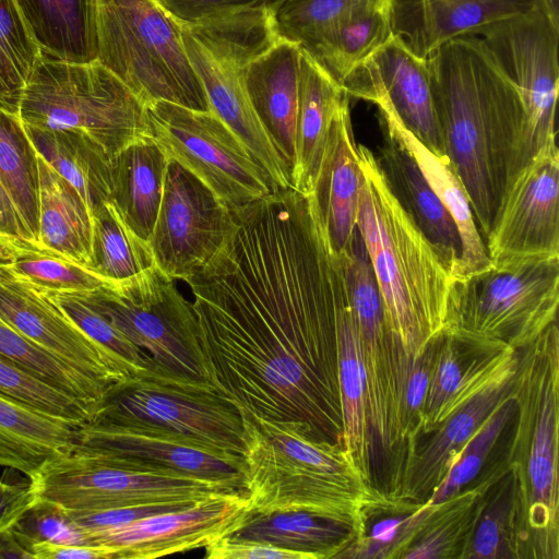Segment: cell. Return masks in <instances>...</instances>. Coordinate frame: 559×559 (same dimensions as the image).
Returning <instances> with one entry per match:
<instances>
[{"instance_id":"681fc988","label":"cell","mask_w":559,"mask_h":559,"mask_svg":"<svg viewBox=\"0 0 559 559\" xmlns=\"http://www.w3.org/2000/svg\"><path fill=\"white\" fill-rule=\"evenodd\" d=\"M43 292L92 340L117 355L136 373L141 374L154 365L150 354L133 344L79 293Z\"/></svg>"},{"instance_id":"f6af8a7d","label":"cell","mask_w":559,"mask_h":559,"mask_svg":"<svg viewBox=\"0 0 559 559\" xmlns=\"http://www.w3.org/2000/svg\"><path fill=\"white\" fill-rule=\"evenodd\" d=\"M486 345L449 333L437 336L428 388L424 404L423 435L430 433L439 425L440 416L455 393L471 359Z\"/></svg>"},{"instance_id":"44dd1931","label":"cell","mask_w":559,"mask_h":559,"mask_svg":"<svg viewBox=\"0 0 559 559\" xmlns=\"http://www.w3.org/2000/svg\"><path fill=\"white\" fill-rule=\"evenodd\" d=\"M82 447L157 462L242 491V457L155 425L94 418L79 429Z\"/></svg>"},{"instance_id":"7c38bea8","label":"cell","mask_w":559,"mask_h":559,"mask_svg":"<svg viewBox=\"0 0 559 559\" xmlns=\"http://www.w3.org/2000/svg\"><path fill=\"white\" fill-rule=\"evenodd\" d=\"M94 418L155 425L240 456L243 452L239 411L207 380L170 372L155 361L114 386Z\"/></svg>"},{"instance_id":"603a6c76","label":"cell","mask_w":559,"mask_h":559,"mask_svg":"<svg viewBox=\"0 0 559 559\" xmlns=\"http://www.w3.org/2000/svg\"><path fill=\"white\" fill-rule=\"evenodd\" d=\"M360 187L361 170L347 99L333 118L313 190L306 197L336 255L346 249L357 228Z\"/></svg>"},{"instance_id":"2e32d148","label":"cell","mask_w":559,"mask_h":559,"mask_svg":"<svg viewBox=\"0 0 559 559\" xmlns=\"http://www.w3.org/2000/svg\"><path fill=\"white\" fill-rule=\"evenodd\" d=\"M493 267L559 259V151L545 144L511 180L485 239Z\"/></svg>"},{"instance_id":"7a4b0ae2","label":"cell","mask_w":559,"mask_h":559,"mask_svg":"<svg viewBox=\"0 0 559 559\" xmlns=\"http://www.w3.org/2000/svg\"><path fill=\"white\" fill-rule=\"evenodd\" d=\"M426 61L443 156L485 241L511 180L525 165L524 107L476 34L447 41Z\"/></svg>"},{"instance_id":"4dcf8cb0","label":"cell","mask_w":559,"mask_h":559,"mask_svg":"<svg viewBox=\"0 0 559 559\" xmlns=\"http://www.w3.org/2000/svg\"><path fill=\"white\" fill-rule=\"evenodd\" d=\"M338 384L343 420L342 444L362 478L372 483V438L358 324L349 293L337 322ZM374 486V485H373ZM376 487V486H374Z\"/></svg>"},{"instance_id":"db71d44e","label":"cell","mask_w":559,"mask_h":559,"mask_svg":"<svg viewBox=\"0 0 559 559\" xmlns=\"http://www.w3.org/2000/svg\"><path fill=\"white\" fill-rule=\"evenodd\" d=\"M178 509L182 508L170 506H146L82 513L68 512L83 531L95 532L123 526L150 515Z\"/></svg>"},{"instance_id":"c3c4849f","label":"cell","mask_w":559,"mask_h":559,"mask_svg":"<svg viewBox=\"0 0 559 559\" xmlns=\"http://www.w3.org/2000/svg\"><path fill=\"white\" fill-rule=\"evenodd\" d=\"M0 393L46 414L84 425L95 413L0 354Z\"/></svg>"},{"instance_id":"5bb4252c","label":"cell","mask_w":559,"mask_h":559,"mask_svg":"<svg viewBox=\"0 0 559 559\" xmlns=\"http://www.w3.org/2000/svg\"><path fill=\"white\" fill-rule=\"evenodd\" d=\"M358 324L366 376L368 418L372 438V464L381 456L389 468L385 491L395 495L404 466L397 412L401 385L409 356L391 331L374 273L354 271L347 281Z\"/></svg>"},{"instance_id":"f5cc1de1","label":"cell","mask_w":559,"mask_h":559,"mask_svg":"<svg viewBox=\"0 0 559 559\" xmlns=\"http://www.w3.org/2000/svg\"><path fill=\"white\" fill-rule=\"evenodd\" d=\"M206 559H311L307 554L294 551L271 544L238 537L225 536L205 547Z\"/></svg>"},{"instance_id":"484cf974","label":"cell","mask_w":559,"mask_h":559,"mask_svg":"<svg viewBox=\"0 0 559 559\" xmlns=\"http://www.w3.org/2000/svg\"><path fill=\"white\" fill-rule=\"evenodd\" d=\"M371 103L378 107L386 136L414 158L426 181L456 224L462 242V255L454 280L490 269L492 264L477 228L466 191L447 158L433 153L415 136L385 98L377 97Z\"/></svg>"},{"instance_id":"60d3db41","label":"cell","mask_w":559,"mask_h":559,"mask_svg":"<svg viewBox=\"0 0 559 559\" xmlns=\"http://www.w3.org/2000/svg\"><path fill=\"white\" fill-rule=\"evenodd\" d=\"M152 266L155 262L147 242L124 224L110 202L93 213L92 271L116 285Z\"/></svg>"},{"instance_id":"e575fe53","label":"cell","mask_w":559,"mask_h":559,"mask_svg":"<svg viewBox=\"0 0 559 559\" xmlns=\"http://www.w3.org/2000/svg\"><path fill=\"white\" fill-rule=\"evenodd\" d=\"M394 0H356L309 53L341 84L361 61L394 35Z\"/></svg>"},{"instance_id":"836d02e7","label":"cell","mask_w":559,"mask_h":559,"mask_svg":"<svg viewBox=\"0 0 559 559\" xmlns=\"http://www.w3.org/2000/svg\"><path fill=\"white\" fill-rule=\"evenodd\" d=\"M41 52L68 62L97 58L94 0H15Z\"/></svg>"},{"instance_id":"52a82bcc","label":"cell","mask_w":559,"mask_h":559,"mask_svg":"<svg viewBox=\"0 0 559 559\" xmlns=\"http://www.w3.org/2000/svg\"><path fill=\"white\" fill-rule=\"evenodd\" d=\"M180 25L187 56L211 110L247 145L273 190L292 188L289 168L255 114L245 84L247 66L278 39L272 11H235Z\"/></svg>"},{"instance_id":"ba28073f","label":"cell","mask_w":559,"mask_h":559,"mask_svg":"<svg viewBox=\"0 0 559 559\" xmlns=\"http://www.w3.org/2000/svg\"><path fill=\"white\" fill-rule=\"evenodd\" d=\"M97 58L145 105L211 110L181 25L159 0H94Z\"/></svg>"},{"instance_id":"9a60e30c","label":"cell","mask_w":559,"mask_h":559,"mask_svg":"<svg viewBox=\"0 0 559 559\" xmlns=\"http://www.w3.org/2000/svg\"><path fill=\"white\" fill-rule=\"evenodd\" d=\"M488 53L519 91L525 111L524 162L556 140L559 25L537 5L476 33Z\"/></svg>"},{"instance_id":"9f6ffc18","label":"cell","mask_w":559,"mask_h":559,"mask_svg":"<svg viewBox=\"0 0 559 559\" xmlns=\"http://www.w3.org/2000/svg\"><path fill=\"white\" fill-rule=\"evenodd\" d=\"M34 559H115V549L107 546L63 545L37 543L33 545Z\"/></svg>"},{"instance_id":"d590c367","label":"cell","mask_w":559,"mask_h":559,"mask_svg":"<svg viewBox=\"0 0 559 559\" xmlns=\"http://www.w3.org/2000/svg\"><path fill=\"white\" fill-rule=\"evenodd\" d=\"M236 536L332 559L358 538L352 526L305 511L253 514Z\"/></svg>"},{"instance_id":"11a10c76","label":"cell","mask_w":559,"mask_h":559,"mask_svg":"<svg viewBox=\"0 0 559 559\" xmlns=\"http://www.w3.org/2000/svg\"><path fill=\"white\" fill-rule=\"evenodd\" d=\"M35 501L29 478L15 481L0 477V531L12 527Z\"/></svg>"},{"instance_id":"30bf717a","label":"cell","mask_w":559,"mask_h":559,"mask_svg":"<svg viewBox=\"0 0 559 559\" xmlns=\"http://www.w3.org/2000/svg\"><path fill=\"white\" fill-rule=\"evenodd\" d=\"M559 259L453 280L443 333L522 349L557 322Z\"/></svg>"},{"instance_id":"680465c9","label":"cell","mask_w":559,"mask_h":559,"mask_svg":"<svg viewBox=\"0 0 559 559\" xmlns=\"http://www.w3.org/2000/svg\"><path fill=\"white\" fill-rule=\"evenodd\" d=\"M0 559H34L33 554L17 538L13 527L0 531Z\"/></svg>"},{"instance_id":"5b68a950","label":"cell","mask_w":559,"mask_h":559,"mask_svg":"<svg viewBox=\"0 0 559 559\" xmlns=\"http://www.w3.org/2000/svg\"><path fill=\"white\" fill-rule=\"evenodd\" d=\"M516 421L503 464L515 487L518 559H559V331L520 349Z\"/></svg>"},{"instance_id":"ab89813d","label":"cell","mask_w":559,"mask_h":559,"mask_svg":"<svg viewBox=\"0 0 559 559\" xmlns=\"http://www.w3.org/2000/svg\"><path fill=\"white\" fill-rule=\"evenodd\" d=\"M0 182L33 241L38 242V164L19 116L0 108Z\"/></svg>"},{"instance_id":"94428289","label":"cell","mask_w":559,"mask_h":559,"mask_svg":"<svg viewBox=\"0 0 559 559\" xmlns=\"http://www.w3.org/2000/svg\"><path fill=\"white\" fill-rule=\"evenodd\" d=\"M5 235H8V234H4V233H2V231L0 230V239H1L2 237H4Z\"/></svg>"},{"instance_id":"83f0119b","label":"cell","mask_w":559,"mask_h":559,"mask_svg":"<svg viewBox=\"0 0 559 559\" xmlns=\"http://www.w3.org/2000/svg\"><path fill=\"white\" fill-rule=\"evenodd\" d=\"M81 426L0 393V466L31 479L48 461L79 443Z\"/></svg>"},{"instance_id":"f35d334b","label":"cell","mask_w":559,"mask_h":559,"mask_svg":"<svg viewBox=\"0 0 559 559\" xmlns=\"http://www.w3.org/2000/svg\"><path fill=\"white\" fill-rule=\"evenodd\" d=\"M0 260L43 290L88 293L114 286L90 267L29 239L5 235L0 239Z\"/></svg>"},{"instance_id":"277c9868","label":"cell","mask_w":559,"mask_h":559,"mask_svg":"<svg viewBox=\"0 0 559 559\" xmlns=\"http://www.w3.org/2000/svg\"><path fill=\"white\" fill-rule=\"evenodd\" d=\"M243 423L241 480L253 514L305 511L365 531V511L384 491L368 484L340 444L297 423Z\"/></svg>"},{"instance_id":"ac0fdd59","label":"cell","mask_w":559,"mask_h":559,"mask_svg":"<svg viewBox=\"0 0 559 559\" xmlns=\"http://www.w3.org/2000/svg\"><path fill=\"white\" fill-rule=\"evenodd\" d=\"M0 316L34 343L109 389L139 376L83 332L41 289L14 274L1 260Z\"/></svg>"},{"instance_id":"cb8c5ba5","label":"cell","mask_w":559,"mask_h":559,"mask_svg":"<svg viewBox=\"0 0 559 559\" xmlns=\"http://www.w3.org/2000/svg\"><path fill=\"white\" fill-rule=\"evenodd\" d=\"M535 7L536 0H394V34L426 59L455 37Z\"/></svg>"},{"instance_id":"6da1fadb","label":"cell","mask_w":559,"mask_h":559,"mask_svg":"<svg viewBox=\"0 0 559 559\" xmlns=\"http://www.w3.org/2000/svg\"><path fill=\"white\" fill-rule=\"evenodd\" d=\"M186 283L207 381L248 420L292 421L342 444V263L293 188L233 210L213 258Z\"/></svg>"},{"instance_id":"bcb514c9","label":"cell","mask_w":559,"mask_h":559,"mask_svg":"<svg viewBox=\"0 0 559 559\" xmlns=\"http://www.w3.org/2000/svg\"><path fill=\"white\" fill-rule=\"evenodd\" d=\"M356 0H283L273 11L278 38L311 53Z\"/></svg>"},{"instance_id":"d6a6232c","label":"cell","mask_w":559,"mask_h":559,"mask_svg":"<svg viewBox=\"0 0 559 559\" xmlns=\"http://www.w3.org/2000/svg\"><path fill=\"white\" fill-rule=\"evenodd\" d=\"M38 243L90 267L92 215L79 192L38 153Z\"/></svg>"},{"instance_id":"ee69618b","label":"cell","mask_w":559,"mask_h":559,"mask_svg":"<svg viewBox=\"0 0 559 559\" xmlns=\"http://www.w3.org/2000/svg\"><path fill=\"white\" fill-rule=\"evenodd\" d=\"M461 559H518L515 487L508 469L487 491Z\"/></svg>"},{"instance_id":"e0dca14e","label":"cell","mask_w":559,"mask_h":559,"mask_svg":"<svg viewBox=\"0 0 559 559\" xmlns=\"http://www.w3.org/2000/svg\"><path fill=\"white\" fill-rule=\"evenodd\" d=\"M231 225L233 210L168 159L157 219L147 241L155 265L175 281H188L218 251Z\"/></svg>"},{"instance_id":"f907efd6","label":"cell","mask_w":559,"mask_h":559,"mask_svg":"<svg viewBox=\"0 0 559 559\" xmlns=\"http://www.w3.org/2000/svg\"><path fill=\"white\" fill-rule=\"evenodd\" d=\"M12 527L31 552L33 545L44 542L93 546L67 510L46 500H36Z\"/></svg>"},{"instance_id":"8992f818","label":"cell","mask_w":559,"mask_h":559,"mask_svg":"<svg viewBox=\"0 0 559 559\" xmlns=\"http://www.w3.org/2000/svg\"><path fill=\"white\" fill-rule=\"evenodd\" d=\"M31 481L36 500L74 513L146 506L187 508L241 491L225 481L80 444L48 461Z\"/></svg>"},{"instance_id":"8d00e7d4","label":"cell","mask_w":559,"mask_h":559,"mask_svg":"<svg viewBox=\"0 0 559 559\" xmlns=\"http://www.w3.org/2000/svg\"><path fill=\"white\" fill-rule=\"evenodd\" d=\"M506 472L501 462L474 487L437 504L402 559H461L487 491Z\"/></svg>"},{"instance_id":"8fae6325","label":"cell","mask_w":559,"mask_h":559,"mask_svg":"<svg viewBox=\"0 0 559 559\" xmlns=\"http://www.w3.org/2000/svg\"><path fill=\"white\" fill-rule=\"evenodd\" d=\"M80 295L158 366L207 380L191 301L179 292L176 281L156 265L114 286Z\"/></svg>"},{"instance_id":"7dc6e473","label":"cell","mask_w":559,"mask_h":559,"mask_svg":"<svg viewBox=\"0 0 559 559\" xmlns=\"http://www.w3.org/2000/svg\"><path fill=\"white\" fill-rule=\"evenodd\" d=\"M513 415L514 402L511 399L501 403L486 418L461 449L443 479L426 500L429 504L436 506L455 497L477 476Z\"/></svg>"},{"instance_id":"1f68e13d","label":"cell","mask_w":559,"mask_h":559,"mask_svg":"<svg viewBox=\"0 0 559 559\" xmlns=\"http://www.w3.org/2000/svg\"><path fill=\"white\" fill-rule=\"evenodd\" d=\"M24 128L36 152L79 192L91 215L109 202L112 157L99 144L79 131Z\"/></svg>"},{"instance_id":"91938a15","label":"cell","mask_w":559,"mask_h":559,"mask_svg":"<svg viewBox=\"0 0 559 559\" xmlns=\"http://www.w3.org/2000/svg\"><path fill=\"white\" fill-rule=\"evenodd\" d=\"M536 5L559 25V0H536Z\"/></svg>"},{"instance_id":"f546056e","label":"cell","mask_w":559,"mask_h":559,"mask_svg":"<svg viewBox=\"0 0 559 559\" xmlns=\"http://www.w3.org/2000/svg\"><path fill=\"white\" fill-rule=\"evenodd\" d=\"M377 158L396 199L452 267L455 278L462 242L450 212L430 188L414 158L393 140L386 136Z\"/></svg>"},{"instance_id":"f1b7e54d","label":"cell","mask_w":559,"mask_h":559,"mask_svg":"<svg viewBox=\"0 0 559 559\" xmlns=\"http://www.w3.org/2000/svg\"><path fill=\"white\" fill-rule=\"evenodd\" d=\"M167 165L168 158L154 138L132 143L111 158L109 202L146 242L157 219Z\"/></svg>"},{"instance_id":"b9f144b4","label":"cell","mask_w":559,"mask_h":559,"mask_svg":"<svg viewBox=\"0 0 559 559\" xmlns=\"http://www.w3.org/2000/svg\"><path fill=\"white\" fill-rule=\"evenodd\" d=\"M0 354L91 407L95 415L111 390L26 337L0 316Z\"/></svg>"},{"instance_id":"4fadbf2b","label":"cell","mask_w":559,"mask_h":559,"mask_svg":"<svg viewBox=\"0 0 559 559\" xmlns=\"http://www.w3.org/2000/svg\"><path fill=\"white\" fill-rule=\"evenodd\" d=\"M146 111L153 138L167 158L194 175L230 210L273 190L247 145L213 110L156 100Z\"/></svg>"},{"instance_id":"3957f363","label":"cell","mask_w":559,"mask_h":559,"mask_svg":"<svg viewBox=\"0 0 559 559\" xmlns=\"http://www.w3.org/2000/svg\"><path fill=\"white\" fill-rule=\"evenodd\" d=\"M357 153L361 187L356 225L389 326L414 357L445 330L454 272L396 199L377 155L361 144Z\"/></svg>"},{"instance_id":"4316f807","label":"cell","mask_w":559,"mask_h":559,"mask_svg":"<svg viewBox=\"0 0 559 559\" xmlns=\"http://www.w3.org/2000/svg\"><path fill=\"white\" fill-rule=\"evenodd\" d=\"M350 99L343 85L312 56L301 49L295 160L290 186L311 194L333 118Z\"/></svg>"},{"instance_id":"7402d4cb","label":"cell","mask_w":559,"mask_h":559,"mask_svg":"<svg viewBox=\"0 0 559 559\" xmlns=\"http://www.w3.org/2000/svg\"><path fill=\"white\" fill-rule=\"evenodd\" d=\"M519 361L520 350L440 423L424 445L418 444L403 467L396 497L419 502L430 497L479 426L501 403L513 400Z\"/></svg>"},{"instance_id":"74e56055","label":"cell","mask_w":559,"mask_h":559,"mask_svg":"<svg viewBox=\"0 0 559 559\" xmlns=\"http://www.w3.org/2000/svg\"><path fill=\"white\" fill-rule=\"evenodd\" d=\"M436 506L384 491L366 508L362 536L352 542L336 559H402Z\"/></svg>"},{"instance_id":"ffe728a7","label":"cell","mask_w":559,"mask_h":559,"mask_svg":"<svg viewBox=\"0 0 559 559\" xmlns=\"http://www.w3.org/2000/svg\"><path fill=\"white\" fill-rule=\"evenodd\" d=\"M347 95L385 98L404 126L433 153L443 156L427 61L393 35L342 81Z\"/></svg>"},{"instance_id":"d4e9b609","label":"cell","mask_w":559,"mask_h":559,"mask_svg":"<svg viewBox=\"0 0 559 559\" xmlns=\"http://www.w3.org/2000/svg\"><path fill=\"white\" fill-rule=\"evenodd\" d=\"M301 49L278 38L246 68L245 84L261 123L292 170L295 160Z\"/></svg>"},{"instance_id":"9c48e42d","label":"cell","mask_w":559,"mask_h":559,"mask_svg":"<svg viewBox=\"0 0 559 559\" xmlns=\"http://www.w3.org/2000/svg\"><path fill=\"white\" fill-rule=\"evenodd\" d=\"M17 116L26 126L79 131L110 157L153 138L146 106L97 60L68 62L43 53Z\"/></svg>"},{"instance_id":"d6986e66","label":"cell","mask_w":559,"mask_h":559,"mask_svg":"<svg viewBox=\"0 0 559 559\" xmlns=\"http://www.w3.org/2000/svg\"><path fill=\"white\" fill-rule=\"evenodd\" d=\"M252 515L245 493L237 491L86 534L93 546L115 549V559H155L205 548L238 532Z\"/></svg>"},{"instance_id":"6f0895ef","label":"cell","mask_w":559,"mask_h":559,"mask_svg":"<svg viewBox=\"0 0 559 559\" xmlns=\"http://www.w3.org/2000/svg\"><path fill=\"white\" fill-rule=\"evenodd\" d=\"M0 230L4 234L32 240L11 198L0 182ZM33 241V240H32Z\"/></svg>"},{"instance_id":"816d5d0a","label":"cell","mask_w":559,"mask_h":559,"mask_svg":"<svg viewBox=\"0 0 559 559\" xmlns=\"http://www.w3.org/2000/svg\"><path fill=\"white\" fill-rule=\"evenodd\" d=\"M179 22H195L210 16L254 9L273 11L283 0H159Z\"/></svg>"},{"instance_id":"7bdbcfd3","label":"cell","mask_w":559,"mask_h":559,"mask_svg":"<svg viewBox=\"0 0 559 559\" xmlns=\"http://www.w3.org/2000/svg\"><path fill=\"white\" fill-rule=\"evenodd\" d=\"M43 52L15 0H0V108L17 116L24 90Z\"/></svg>"}]
</instances>
